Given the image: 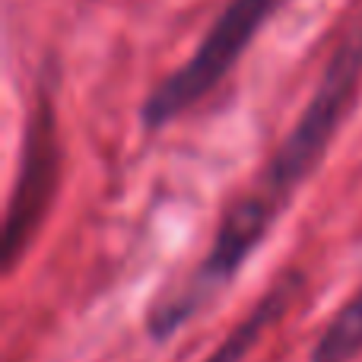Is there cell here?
<instances>
[{"label":"cell","instance_id":"6da1fadb","mask_svg":"<svg viewBox=\"0 0 362 362\" xmlns=\"http://www.w3.org/2000/svg\"><path fill=\"white\" fill-rule=\"evenodd\" d=\"M362 83V19L350 25L340 45L334 48L308 105L302 108L293 131L283 137L280 150L270 156L257 181L226 210L210 251L194 267L191 276L178 286L165 289L146 312V334L156 344L175 337L181 327L213 299L223 286L235 280L251 251L264 242L270 226L289 204L296 187L302 185L327 153L334 134L340 131L353 99Z\"/></svg>","mask_w":362,"mask_h":362},{"label":"cell","instance_id":"7a4b0ae2","mask_svg":"<svg viewBox=\"0 0 362 362\" xmlns=\"http://www.w3.org/2000/svg\"><path fill=\"white\" fill-rule=\"evenodd\" d=\"M276 6L280 0H229V6L216 16L197 51L178 70H172L156 89H150L140 105L144 131H163L185 112H191L200 99H206L229 76V70L238 64V57L245 54L251 38Z\"/></svg>","mask_w":362,"mask_h":362},{"label":"cell","instance_id":"3957f363","mask_svg":"<svg viewBox=\"0 0 362 362\" xmlns=\"http://www.w3.org/2000/svg\"><path fill=\"white\" fill-rule=\"evenodd\" d=\"M61 181V127H57V80L45 67L38 80L29 121L23 131V159L13 181L4 219V274H13L45 226Z\"/></svg>","mask_w":362,"mask_h":362},{"label":"cell","instance_id":"277c9868","mask_svg":"<svg viewBox=\"0 0 362 362\" xmlns=\"http://www.w3.org/2000/svg\"><path fill=\"white\" fill-rule=\"evenodd\" d=\"M305 283L308 276L299 267H289L286 274H280V280L257 299V305L219 340V346L204 362H242L270 327L286 318V312L296 305V299L305 293Z\"/></svg>","mask_w":362,"mask_h":362},{"label":"cell","instance_id":"5b68a950","mask_svg":"<svg viewBox=\"0 0 362 362\" xmlns=\"http://www.w3.org/2000/svg\"><path fill=\"white\" fill-rule=\"evenodd\" d=\"M362 353V289L315 340L308 362H353Z\"/></svg>","mask_w":362,"mask_h":362}]
</instances>
